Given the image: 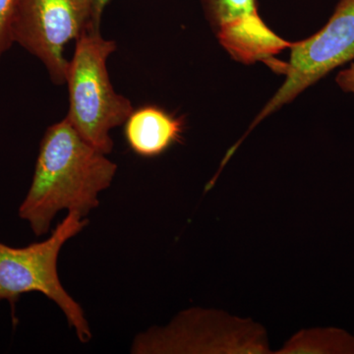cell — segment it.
<instances>
[{"instance_id":"cell-9","label":"cell","mask_w":354,"mask_h":354,"mask_svg":"<svg viewBox=\"0 0 354 354\" xmlns=\"http://www.w3.org/2000/svg\"><path fill=\"white\" fill-rule=\"evenodd\" d=\"M279 354H354V335L337 327L304 329L293 335Z\"/></svg>"},{"instance_id":"cell-2","label":"cell","mask_w":354,"mask_h":354,"mask_svg":"<svg viewBox=\"0 0 354 354\" xmlns=\"http://www.w3.org/2000/svg\"><path fill=\"white\" fill-rule=\"evenodd\" d=\"M116 48L115 41L91 28L76 41L66 78L69 111L65 118L84 140L106 155L113 149L111 130L124 124L134 111L130 100L118 94L109 79L106 62Z\"/></svg>"},{"instance_id":"cell-7","label":"cell","mask_w":354,"mask_h":354,"mask_svg":"<svg viewBox=\"0 0 354 354\" xmlns=\"http://www.w3.org/2000/svg\"><path fill=\"white\" fill-rule=\"evenodd\" d=\"M201 4L212 31L232 59L245 65L263 62L283 74L286 62L276 57L291 43L265 24L257 0H201Z\"/></svg>"},{"instance_id":"cell-12","label":"cell","mask_w":354,"mask_h":354,"mask_svg":"<svg viewBox=\"0 0 354 354\" xmlns=\"http://www.w3.org/2000/svg\"><path fill=\"white\" fill-rule=\"evenodd\" d=\"M111 0H95L94 7V27L100 29L101 27L102 14Z\"/></svg>"},{"instance_id":"cell-10","label":"cell","mask_w":354,"mask_h":354,"mask_svg":"<svg viewBox=\"0 0 354 354\" xmlns=\"http://www.w3.org/2000/svg\"><path fill=\"white\" fill-rule=\"evenodd\" d=\"M18 0H0V59L13 43L12 26Z\"/></svg>"},{"instance_id":"cell-6","label":"cell","mask_w":354,"mask_h":354,"mask_svg":"<svg viewBox=\"0 0 354 354\" xmlns=\"http://www.w3.org/2000/svg\"><path fill=\"white\" fill-rule=\"evenodd\" d=\"M95 0H18L13 43L41 60L50 80L66 84V44L94 27ZM97 29V28H95Z\"/></svg>"},{"instance_id":"cell-4","label":"cell","mask_w":354,"mask_h":354,"mask_svg":"<svg viewBox=\"0 0 354 354\" xmlns=\"http://www.w3.org/2000/svg\"><path fill=\"white\" fill-rule=\"evenodd\" d=\"M267 334L249 319L218 310L192 308L180 312L169 325L135 337L131 353H269Z\"/></svg>"},{"instance_id":"cell-5","label":"cell","mask_w":354,"mask_h":354,"mask_svg":"<svg viewBox=\"0 0 354 354\" xmlns=\"http://www.w3.org/2000/svg\"><path fill=\"white\" fill-rule=\"evenodd\" d=\"M288 48L290 62H286L283 71L285 82L258 113L244 136L230 148L232 152L265 118L297 99L333 70L354 60V0H339L320 31L304 41L291 43Z\"/></svg>"},{"instance_id":"cell-8","label":"cell","mask_w":354,"mask_h":354,"mask_svg":"<svg viewBox=\"0 0 354 354\" xmlns=\"http://www.w3.org/2000/svg\"><path fill=\"white\" fill-rule=\"evenodd\" d=\"M124 136L130 149L143 158H156L183 139L181 118L157 106L134 109L124 123Z\"/></svg>"},{"instance_id":"cell-11","label":"cell","mask_w":354,"mask_h":354,"mask_svg":"<svg viewBox=\"0 0 354 354\" xmlns=\"http://www.w3.org/2000/svg\"><path fill=\"white\" fill-rule=\"evenodd\" d=\"M335 83L344 92L354 95V62L348 68L342 70L335 77Z\"/></svg>"},{"instance_id":"cell-3","label":"cell","mask_w":354,"mask_h":354,"mask_svg":"<svg viewBox=\"0 0 354 354\" xmlns=\"http://www.w3.org/2000/svg\"><path fill=\"white\" fill-rule=\"evenodd\" d=\"M88 221L77 212H68L50 237L26 247L0 242V301L12 308L22 295L39 292L59 307L79 341L92 339L90 325L81 305L65 290L57 271L62 247L87 227Z\"/></svg>"},{"instance_id":"cell-1","label":"cell","mask_w":354,"mask_h":354,"mask_svg":"<svg viewBox=\"0 0 354 354\" xmlns=\"http://www.w3.org/2000/svg\"><path fill=\"white\" fill-rule=\"evenodd\" d=\"M118 165L64 118L48 127L41 139L31 185L18 211L20 218L39 237L48 234L60 211L86 218L99 207V194L111 186Z\"/></svg>"}]
</instances>
